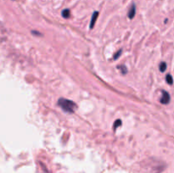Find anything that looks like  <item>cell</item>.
Returning <instances> with one entry per match:
<instances>
[{"mask_svg":"<svg viewBox=\"0 0 174 173\" xmlns=\"http://www.w3.org/2000/svg\"><path fill=\"white\" fill-rule=\"evenodd\" d=\"M58 104L63 110L68 113H74L77 109V108L75 102L72 101L70 99H63V98H61L58 100Z\"/></svg>","mask_w":174,"mask_h":173,"instance_id":"cell-1","label":"cell"},{"mask_svg":"<svg viewBox=\"0 0 174 173\" xmlns=\"http://www.w3.org/2000/svg\"><path fill=\"white\" fill-rule=\"evenodd\" d=\"M170 95H169V94L167 93V92L166 91H162V97L161 98V99H160V102H161V104H169V102H170Z\"/></svg>","mask_w":174,"mask_h":173,"instance_id":"cell-2","label":"cell"},{"mask_svg":"<svg viewBox=\"0 0 174 173\" xmlns=\"http://www.w3.org/2000/svg\"><path fill=\"white\" fill-rule=\"evenodd\" d=\"M135 15H136V5L133 4H132V6L130 7L129 10H128V18H129L130 20H132L134 18Z\"/></svg>","mask_w":174,"mask_h":173,"instance_id":"cell-3","label":"cell"},{"mask_svg":"<svg viewBox=\"0 0 174 173\" xmlns=\"http://www.w3.org/2000/svg\"><path fill=\"white\" fill-rule=\"evenodd\" d=\"M98 16H99V12L95 11L93 14V15H92L91 21H90V29H93V28L94 27L95 22H96L97 19H98Z\"/></svg>","mask_w":174,"mask_h":173,"instance_id":"cell-4","label":"cell"},{"mask_svg":"<svg viewBox=\"0 0 174 173\" xmlns=\"http://www.w3.org/2000/svg\"><path fill=\"white\" fill-rule=\"evenodd\" d=\"M61 15L65 19H68V18H70V16H71V11H70V10H68V9H66V10H64L62 11Z\"/></svg>","mask_w":174,"mask_h":173,"instance_id":"cell-5","label":"cell"},{"mask_svg":"<svg viewBox=\"0 0 174 173\" xmlns=\"http://www.w3.org/2000/svg\"><path fill=\"white\" fill-rule=\"evenodd\" d=\"M166 82L169 84V85H172V83H173V78H172V76H171L170 74H167L166 76Z\"/></svg>","mask_w":174,"mask_h":173,"instance_id":"cell-6","label":"cell"},{"mask_svg":"<svg viewBox=\"0 0 174 173\" xmlns=\"http://www.w3.org/2000/svg\"><path fill=\"white\" fill-rule=\"evenodd\" d=\"M166 70V62H161L160 64V71L161 72H164Z\"/></svg>","mask_w":174,"mask_h":173,"instance_id":"cell-7","label":"cell"},{"mask_svg":"<svg viewBox=\"0 0 174 173\" xmlns=\"http://www.w3.org/2000/svg\"><path fill=\"white\" fill-rule=\"evenodd\" d=\"M122 126V121H121V120H116V122H115V124H114V126H113V129L116 130L118 126Z\"/></svg>","mask_w":174,"mask_h":173,"instance_id":"cell-8","label":"cell"},{"mask_svg":"<svg viewBox=\"0 0 174 173\" xmlns=\"http://www.w3.org/2000/svg\"><path fill=\"white\" fill-rule=\"evenodd\" d=\"M118 69H120L121 70H122V73L123 75H125L127 73V71H128V70H127V68L125 67L124 65H119L118 66Z\"/></svg>","mask_w":174,"mask_h":173,"instance_id":"cell-9","label":"cell"},{"mask_svg":"<svg viewBox=\"0 0 174 173\" xmlns=\"http://www.w3.org/2000/svg\"><path fill=\"white\" fill-rule=\"evenodd\" d=\"M121 54H122V50H119L117 53L116 54V55L114 56V59H117L118 58H119V56L121 55Z\"/></svg>","mask_w":174,"mask_h":173,"instance_id":"cell-10","label":"cell"}]
</instances>
